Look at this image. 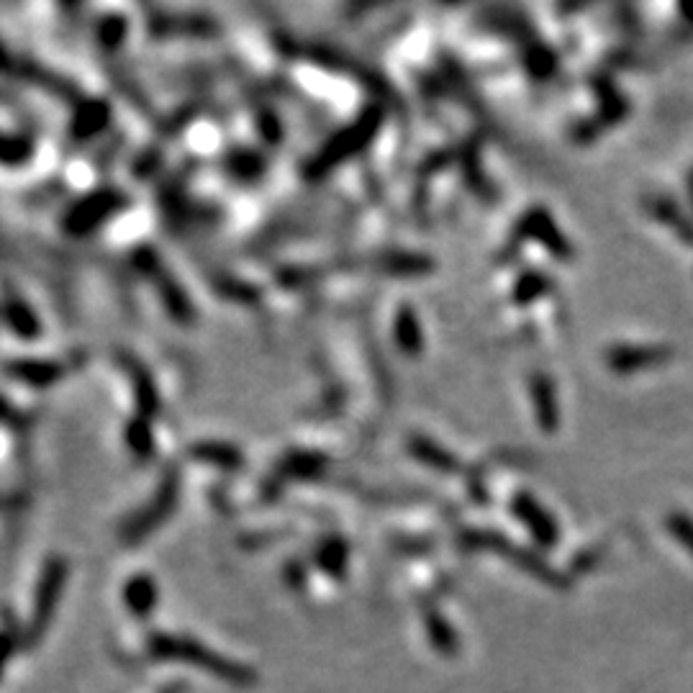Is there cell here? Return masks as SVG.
Wrapping results in <instances>:
<instances>
[{"instance_id": "1", "label": "cell", "mask_w": 693, "mask_h": 693, "mask_svg": "<svg viewBox=\"0 0 693 693\" xmlns=\"http://www.w3.org/2000/svg\"><path fill=\"white\" fill-rule=\"evenodd\" d=\"M429 635H431L434 648L442 649L447 655H452V652L458 649V637L452 635V629L444 624V619L440 614H429Z\"/></svg>"}, {"instance_id": "2", "label": "cell", "mask_w": 693, "mask_h": 693, "mask_svg": "<svg viewBox=\"0 0 693 693\" xmlns=\"http://www.w3.org/2000/svg\"><path fill=\"white\" fill-rule=\"evenodd\" d=\"M673 531L678 534L680 542H686V545L691 547L693 552V524H688L686 519H678V521H673Z\"/></svg>"}]
</instances>
